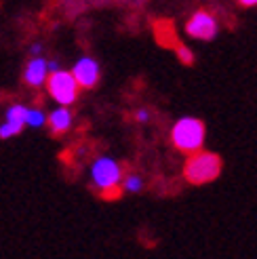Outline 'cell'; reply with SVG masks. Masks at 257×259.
Here are the masks:
<instances>
[{
	"mask_svg": "<svg viewBox=\"0 0 257 259\" xmlns=\"http://www.w3.org/2000/svg\"><path fill=\"white\" fill-rule=\"evenodd\" d=\"M91 181L97 192L106 198H116L122 188V166L110 158V156H99L91 164Z\"/></svg>",
	"mask_w": 257,
	"mask_h": 259,
	"instance_id": "cell-1",
	"label": "cell"
},
{
	"mask_svg": "<svg viewBox=\"0 0 257 259\" xmlns=\"http://www.w3.org/2000/svg\"><path fill=\"white\" fill-rule=\"evenodd\" d=\"M220 173H222V158L217 154L204 150L190 154V158L186 160L184 166V177L194 186L209 184V181L220 177Z\"/></svg>",
	"mask_w": 257,
	"mask_h": 259,
	"instance_id": "cell-2",
	"label": "cell"
},
{
	"mask_svg": "<svg viewBox=\"0 0 257 259\" xmlns=\"http://www.w3.org/2000/svg\"><path fill=\"white\" fill-rule=\"evenodd\" d=\"M204 122L194 118V116H186V118H179L173 128H171V141L173 146L184 152V154H194L202 148L204 144Z\"/></svg>",
	"mask_w": 257,
	"mask_h": 259,
	"instance_id": "cell-3",
	"label": "cell"
},
{
	"mask_svg": "<svg viewBox=\"0 0 257 259\" xmlns=\"http://www.w3.org/2000/svg\"><path fill=\"white\" fill-rule=\"evenodd\" d=\"M47 91L53 101H57L59 106H72V103L78 99V91H80V84L76 82L74 74L72 72H66V70H57L49 76L47 80Z\"/></svg>",
	"mask_w": 257,
	"mask_h": 259,
	"instance_id": "cell-4",
	"label": "cell"
},
{
	"mask_svg": "<svg viewBox=\"0 0 257 259\" xmlns=\"http://www.w3.org/2000/svg\"><path fill=\"white\" fill-rule=\"evenodd\" d=\"M186 34L196 40H211L217 34V19L211 11L200 9L192 15L186 23Z\"/></svg>",
	"mask_w": 257,
	"mask_h": 259,
	"instance_id": "cell-5",
	"label": "cell"
},
{
	"mask_svg": "<svg viewBox=\"0 0 257 259\" xmlns=\"http://www.w3.org/2000/svg\"><path fill=\"white\" fill-rule=\"evenodd\" d=\"M28 108L21 103H13L5 112V120L0 122V139L15 137L23 131V126H28Z\"/></svg>",
	"mask_w": 257,
	"mask_h": 259,
	"instance_id": "cell-6",
	"label": "cell"
},
{
	"mask_svg": "<svg viewBox=\"0 0 257 259\" xmlns=\"http://www.w3.org/2000/svg\"><path fill=\"white\" fill-rule=\"evenodd\" d=\"M72 74H74V78L76 82L80 84V89H93L97 82H99V63L97 59L93 57H80L78 61L74 63V68H72Z\"/></svg>",
	"mask_w": 257,
	"mask_h": 259,
	"instance_id": "cell-7",
	"label": "cell"
},
{
	"mask_svg": "<svg viewBox=\"0 0 257 259\" xmlns=\"http://www.w3.org/2000/svg\"><path fill=\"white\" fill-rule=\"evenodd\" d=\"M49 76H51L49 61H47V59H42V57H32V59L28 61V66H25L23 80H25V84H28V87L38 89V87L47 84Z\"/></svg>",
	"mask_w": 257,
	"mask_h": 259,
	"instance_id": "cell-8",
	"label": "cell"
},
{
	"mask_svg": "<svg viewBox=\"0 0 257 259\" xmlns=\"http://www.w3.org/2000/svg\"><path fill=\"white\" fill-rule=\"evenodd\" d=\"M49 126H51V131L53 133H66L70 131V126H72V112L68 106H59L55 108L53 112L49 114Z\"/></svg>",
	"mask_w": 257,
	"mask_h": 259,
	"instance_id": "cell-9",
	"label": "cell"
},
{
	"mask_svg": "<svg viewBox=\"0 0 257 259\" xmlns=\"http://www.w3.org/2000/svg\"><path fill=\"white\" fill-rule=\"evenodd\" d=\"M25 122H28V126H32V128H40L49 122V116L40 108H28V120Z\"/></svg>",
	"mask_w": 257,
	"mask_h": 259,
	"instance_id": "cell-10",
	"label": "cell"
},
{
	"mask_svg": "<svg viewBox=\"0 0 257 259\" xmlns=\"http://www.w3.org/2000/svg\"><path fill=\"white\" fill-rule=\"evenodd\" d=\"M141 188H144V181H141V177L135 173H128L122 179V190H126V192H139Z\"/></svg>",
	"mask_w": 257,
	"mask_h": 259,
	"instance_id": "cell-11",
	"label": "cell"
},
{
	"mask_svg": "<svg viewBox=\"0 0 257 259\" xmlns=\"http://www.w3.org/2000/svg\"><path fill=\"white\" fill-rule=\"evenodd\" d=\"M175 51H177V57L182 59V61L186 63V66H190V63H194V53H192V51H190L186 45H182V42H179Z\"/></svg>",
	"mask_w": 257,
	"mask_h": 259,
	"instance_id": "cell-12",
	"label": "cell"
},
{
	"mask_svg": "<svg viewBox=\"0 0 257 259\" xmlns=\"http://www.w3.org/2000/svg\"><path fill=\"white\" fill-rule=\"evenodd\" d=\"M135 118H137L139 122H148V120H150V112H148V110H137V112H135Z\"/></svg>",
	"mask_w": 257,
	"mask_h": 259,
	"instance_id": "cell-13",
	"label": "cell"
},
{
	"mask_svg": "<svg viewBox=\"0 0 257 259\" xmlns=\"http://www.w3.org/2000/svg\"><path fill=\"white\" fill-rule=\"evenodd\" d=\"M30 53H32V57H40V53H42V45H32L30 47Z\"/></svg>",
	"mask_w": 257,
	"mask_h": 259,
	"instance_id": "cell-14",
	"label": "cell"
},
{
	"mask_svg": "<svg viewBox=\"0 0 257 259\" xmlns=\"http://www.w3.org/2000/svg\"><path fill=\"white\" fill-rule=\"evenodd\" d=\"M49 70H51V74L57 72V70H59V61H57V59H51V61H49Z\"/></svg>",
	"mask_w": 257,
	"mask_h": 259,
	"instance_id": "cell-15",
	"label": "cell"
},
{
	"mask_svg": "<svg viewBox=\"0 0 257 259\" xmlns=\"http://www.w3.org/2000/svg\"><path fill=\"white\" fill-rule=\"evenodd\" d=\"M238 3H240L242 7H255V5H257V0H238Z\"/></svg>",
	"mask_w": 257,
	"mask_h": 259,
	"instance_id": "cell-16",
	"label": "cell"
}]
</instances>
